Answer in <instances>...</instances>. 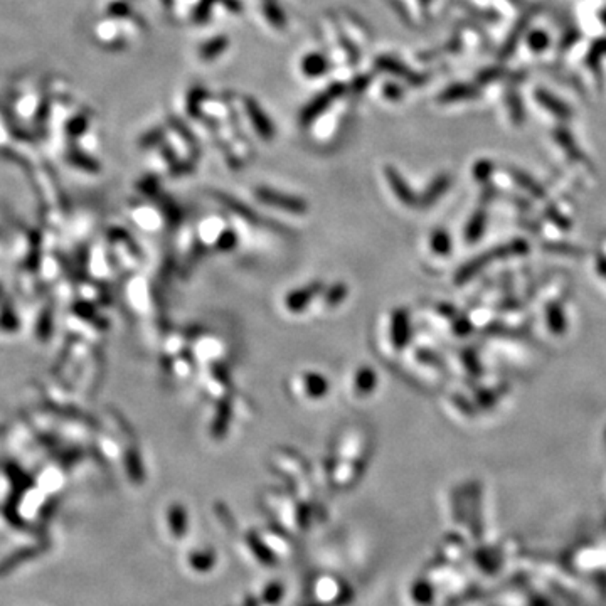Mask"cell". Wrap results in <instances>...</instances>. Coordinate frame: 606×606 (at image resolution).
<instances>
[{
	"label": "cell",
	"mask_w": 606,
	"mask_h": 606,
	"mask_svg": "<svg viewBox=\"0 0 606 606\" xmlns=\"http://www.w3.org/2000/svg\"><path fill=\"white\" fill-rule=\"evenodd\" d=\"M298 383V394H302L305 399H322L329 394V383H327L325 376L317 374V372H302L296 377Z\"/></svg>",
	"instance_id": "3"
},
{
	"label": "cell",
	"mask_w": 606,
	"mask_h": 606,
	"mask_svg": "<svg viewBox=\"0 0 606 606\" xmlns=\"http://www.w3.org/2000/svg\"><path fill=\"white\" fill-rule=\"evenodd\" d=\"M254 196L258 197V201H262L263 204L269 206V208L283 211V213L288 214H303L307 213V204L303 199L298 197L281 194V192L273 191L268 187H259L258 191H254Z\"/></svg>",
	"instance_id": "1"
},
{
	"label": "cell",
	"mask_w": 606,
	"mask_h": 606,
	"mask_svg": "<svg viewBox=\"0 0 606 606\" xmlns=\"http://www.w3.org/2000/svg\"><path fill=\"white\" fill-rule=\"evenodd\" d=\"M229 421H231V403L229 404L221 403V406H219V410L214 416L213 428H211L214 437H219V434L226 431V426H228Z\"/></svg>",
	"instance_id": "9"
},
{
	"label": "cell",
	"mask_w": 606,
	"mask_h": 606,
	"mask_svg": "<svg viewBox=\"0 0 606 606\" xmlns=\"http://www.w3.org/2000/svg\"><path fill=\"white\" fill-rule=\"evenodd\" d=\"M386 179H388V182H389V186L394 189V194H396V197L399 201H401V204H413V197H411V194L410 192L406 191V187L403 189V182H401V179L398 177V174L394 172L393 169L391 167H388L386 169Z\"/></svg>",
	"instance_id": "7"
},
{
	"label": "cell",
	"mask_w": 606,
	"mask_h": 606,
	"mask_svg": "<svg viewBox=\"0 0 606 606\" xmlns=\"http://www.w3.org/2000/svg\"><path fill=\"white\" fill-rule=\"evenodd\" d=\"M433 248L434 251H439V253H447L448 251V237L447 235H443V232H437V235L433 236Z\"/></svg>",
	"instance_id": "11"
},
{
	"label": "cell",
	"mask_w": 606,
	"mask_h": 606,
	"mask_svg": "<svg viewBox=\"0 0 606 606\" xmlns=\"http://www.w3.org/2000/svg\"><path fill=\"white\" fill-rule=\"evenodd\" d=\"M345 298H347V286L342 285V283H337V285H334L332 288L325 291L323 302H325L327 308H335L339 307Z\"/></svg>",
	"instance_id": "10"
},
{
	"label": "cell",
	"mask_w": 606,
	"mask_h": 606,
	"mask_svg": "<svg viewBox=\"0 0 606 606\" xmlns=\"http://www.w3.org/2000/svg\"><path fill=\"white\" fill-rule=\"evenodd\" d=\"M223 377H226L223 371L214 369L211 374L208 376V381H206V391L211 394L213 398H221V394L224 393V389L231 388V384H221Z\"/></svg>",
	"instance_id": "8"
},
{
	"label": "cell",
	"mask_w": 606,
	"mask_h": 606,
	"mask_svg": "<svg viewBox=\"0 0 606 606\" xmlns=\"http://www.w3.org/2000/svg\"><path fill=\"white\" fill-rule=\"evenodd\" d=\"M322 290L323 288L320 283H310L307 286H302V288H295L293 291H290L285 298L286 312L296 313V315H298V313H303L305 308H307L308 305L317 298V295H320Z\"/></svg>",
	"instance_id": "2"
},
{
	"label": "cell",
	"mask_w": 606,
	"mask_h": 606,
	"mask_svg": "<svg viewBox=\"0 0 606 606\" xmlns=\"http://www.w3.org/2000/svg\"><path fill=\"white\" fill-rule=\"evenodd\" d=\"M388 340L393 342L394 349H401L408 342V318L406 313L394 312L393 317H389V330Z\"/></svg>",
	"instance_id": "5"
},
{
	"label": "cell",
	"mask_w": 606,
	"mask_h": 606,
	"mask_svg": "<svg viewBox=\"0 0 606 606\" xmlns=\"http://www.w3.org/2000/svg\"><path fill=\"white\" fill-rule=\"evenodd\" d=\"M377 386V374L371 366H361L354 372L352 394L356 399H364L374 393Z\"/></svg>",
	"instance_id": "4"
},
{
	"label": "cell",
	"mask_w": 606,
	"mask_h": 606,
	"mask_svg": "<svg viewBox=\"0 0 606 606\" xmlns=\"http://www.w3.org/2000/svg\"><path fill=\"white\" fill-rule=\"evenodd\" d=\"M224 231H226V229H224V226H219V221L214 218L206 219V221L201 224V237L202 241H208V245H218L219 237L223 236Z\"/></svg>",
	"instance_id": "6"
}]
</instances>
